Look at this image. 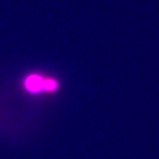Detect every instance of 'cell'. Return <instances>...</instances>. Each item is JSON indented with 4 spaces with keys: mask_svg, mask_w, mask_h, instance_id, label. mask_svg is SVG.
<instances>
[{
    "mask_svg": "<svg viewBox=\"0 0 159 159\" xmlns=\"http://www.w3.org/2000/svg\"><path fill=\"white\" fill-rule=\"evenodd\" d=\"M24 89L31 94L54 93L59 90V81L53 77H45L39 73H31L24 79Z\"/></svg>",
    "mask_w": 159,
    "mask_h": 159,
    "instance_id": "cell-1",
    "label": "cell"
}]
</instances>
